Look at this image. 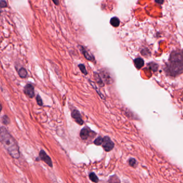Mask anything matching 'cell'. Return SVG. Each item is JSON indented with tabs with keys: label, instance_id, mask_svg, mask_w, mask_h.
<instances>
[{
	"label": "cell",
	"instance_id": "1",
	"mask_svg": "<svg viewBox=\"0 0 183 183\" xmlns=\"http://www.w3.org/2000/svg\"><path fill=\"white\" fill-rule=\"evenodd\" d=\"M0 141L12 158L15 159L19 158L20 152L18 144L14 138L4 127H2L0 129Z\"/></svg>",
	"mask_w": 183,
	"mask_h": 183
},
{
	"label": "cell",
	"instance_id": "2",
	"mask_svg": "<svg viewBox=\"0 0 183 183\" xmlns=\"http://www.w3.org/2000/svg\"><path fill=\"white\" fill-rule=\"evenodd\" d=\"M169 61V69L171 74L172 75L179 74V71L181 73L183 68L181 53L175 52L172 53Z\"/></svg>",
	"mask_w": 183,
	"mask_h": 183
},
{
	"label": "cell",
	"instance_id": "3",
	"mask_svg": "<svg viewBox=\"0 0 183 183\" xmlns=\"http://www.w3.org/2000/svg\"><path fill=\"white\" fill-rule=\"evenodd\" d=\"M102 145L105 151L109 152L112 150L114 147V143L109 136H105L103 138Z\"/></svg>",
	"mask_w": 183,
	"mask_h": 183
},
{
	"label": "cell",
	"instance_id": "4",
	"mask_svg": "<svg viewBox=\"0 0 183 183\" xmlns=\"http://www.w3.org/2000/svg\"><path fill=\"white\" fill-rule=\"evenodd\" d=\"M39 159L42 160L44 162L46 163L48 165H49L50 167H52L53 163L52 159L50 158L49 156H48L46 154L45 152L43 150H41V152H39Z\"/></svg>",
	"mask_w": 183,
	"mask_h": 183
},
{
	"label": "cell",
	"instance_id": "5",
	"mask_svg": "<svg viewBox=\"0 0 183 183\" xmlns=\"http://www.w3.org/2000/svg\"><path fill=\"white\" fill-rule=\"evenodd\" d=\"M71 116L79 125H83L84 121L82 120L81 114L78 110H77V109L73 110L71 112Z\"/></svg>",
	"mask_w": 183,
	"mask_h": 183
},
{
	"label": "cell",
	"instance_id": "6",
	"mask_svg": "<svg viewBox=\"0 0 183 183\" xmlns=\"http://www.w3.org/2000/svg\"><path fill=\"white\" fill-rule=\"evenodd\" d=\"M24 93L29 97L32 98L34 96V90L33 85L28 84L24 88Z\"/></svg>",
	"mask_w": 183,
	"mask_h": 183
},
{
	"label": "cell",
	"instance_id": "7",
	"mask_svg": "<svg viewBox=\"0 0 183 183\" xmlns=\"http://www.w3.org/2000/svg\"><path fill=\"white\" fill-rule=\"evenodd\" d=\"M91 132H93V131H91L89 128L84 127L80 132V136L82 139L86 140H87L89 137L90 136Z\"/></svg>",
	"mask_w": 183,
	"mask_h": 183
},
{
	"label": "cell",
	"instance_id": "8",
	"mask_svg": "<svg viewBox=\"0 0 183 183\" xmlns=\"http://www.w3.org/2000/svg\"><path fill=\"white\" fill-rule=\"evenodd\" d=\"M81 50L82 52L83 53V54L84 55V57H86L87 59L88 60H90V61H93V60H94L93 56L88 51H87L84 48L82 47Z\"/></svg>",
	"mask_w": 183,
	"mask_h": 183
},
{
	"label": "cell",
	"instance_id": "9",
	"mask_svg": "<svg viewBox=\"0 0 183 183\" xmlns=\"http://www.w3.org/2000/svg\"><path fill=\"white\" fill-rule=\"evenodd\" d=\"M134 63L136 68L138 69H141L144 66V64H145L143 60L140 57H138L134 60Z\"/></svg>",
	"mask_w": 183,
	"mask_h": 183
},
{
	"label": "cell",
	"instance_id": "10",
	"mask_svg": "<svg viewBox=\"0 0 183 183\" xmlns=\"http://www.w3.org/2000/svg\"><path fill=\"white\" fill-rule=\"evenodd\" d=\"M110 24H111L113 27L116 28L119 26L120 25V20L118 18H117L116 17H114L110 20Z\"/></svg>",
	"mask_w": 183,
	"mask_h": 183
},
{
	"label": "cell",
	"instance_id": "11",
	"mask_svg": "<svg viewBox=\"0 0 183 183\" xmlns=\"http://www.w3.org/2000/svg\"><path fill=\"white\" fill-rule=\"evenodd\" d=\"M18 75H19V76L23 79L25 78L27 76V75H28V73H27L26 69L24 68H21L19 69L18 71Z\"/></svg>",
	"mask_w": 183,
	"mask_h": 183
},
{
	"label": "cell",
	"instance_id": "12",
	"mask_svg": "<svg viewBox=\"0 0 183 183\" xmlns=\"http://www.w3.org/2000/svg\"><path fill=\"white\" fill-rule=\"evenodd\" d=\"M89 178L93 182L98 183L99 181V179L98 178L97 176L96 175L95 173L91 172V173L89 174Z\"/></svg>",
	"mask_w": 183,
	"mask_h": 183
},
{
	"label": "cell",
	"instance_id": "13",
	"mask_svg": "<svg viewBox=\"0 0 183 183\" xmlns=\"http://www.w3.org/2000/svg\"><path fill=\"white\" fill-rule=\"evenodd\" d=\"M102 75L103 78L104 79L105 81L106 82V83H108V84L111 83L110 81L111 80V79L109 76V75L107 74V73L103 72Z\"/></svg>",
	"mask_w": 183,
	"mask_h": 183
},
{
	"label": "cell",
	"instance_id": "14",
	"mask_svg": "<svg viewBox=\"0 0 183 183\" xmlns=\"http://www.w3.org/2000/svg\"><path fill=\"white\" fill-rule=\"evenodd\" d=\"M129 165L133 168H136L138 165V162L135 158H131L129 159Z\"/></svg>",
	"mask_w": 183,
	"mask_h": 183
},
{
	"label": "cell",
	"instance_id": "15",
	"mask_svg": "<svg viewBox=\"0 0 183 183\" xmlns=\"http://www.w3.org/2000/svg\"><path fill=\"white\" fill-rule=\"evenodd\" d=\"M103 138L101 136L98 137L94 141V143L96 145H102V143Z\"/></svg>",
	"mask_w": 183,
	"mask_h": 183
},
{
	"label": "cell",
	"instance_id": "16",
	"mask_svg": "<svg viewBox=\"0 0 183 183\" xmlns=\"http://www.w3.org/2000/svg\"><path fill=\"white\" fill-rule=\"evenodd\" d=\"M79 67L83 74H84V75H87L88 74V72L87 71L86 67L84 66L83 64H79Z\"/></svg>",
	"mask_w": 183,
	"mask_h": 183
},
{
	"label": "cell",
	"instance_id": "17",
	"mask_svg": "<svg viewBox=\"0 0 183 183\" xmlns=\"http://www.w3.org/2000/svg\"><path fill=\"white\" fill-rule=\"evenodd\" d=\"M10 119L8 116H5L3 117L2 123L5 125H8V124H10Z\"/></svg>",
	"mask_w": 183,
	"mask_h": 183
},
{
	"label": "cell",
	"instance_id": "18",
	"mask_svg": "<svg viewBox=\"0 0 183 183\" xmlns=\"http://www.w3.org/2000/svg\"><path fill=\"white\" fill-rule=\"evenodd\" d=\"M7 7V3L5 0H1L0 1V7L1 8H4Z\"/></svg>",
	"mask_w": 183,
	"mask_h": 183
},
{
	"label": "cell",
	"instance_id": "19",
	"mask_svg": "<svg viewBox=\"0 0 183 183\" xmlns=\"http://www.w3.org/2000/svg\"><path fill=\"white\" fill-rule=\"evenodd\" d=\"M36 100H37V102L39 106H42L43 105V102H42V100H41V98L40 97V96L37 95V98H36Z\"/></svg>",
	"mask_w": 183,
	"mask_h": 183
},
{
	"label": "cell",
	"instance_id": "20",
	"mask_svg": "<svg viewBox=\"0 0 183 183\" xmlns=\"http://www.w3.org/2000/svg\"><path fill=\"white\" fill-rule=\"evenodd\" d=\"M155 2L159 5H162L164 2V0H155Z\"/></svg>",
	"mask_w": 183,
	"mask_h": 183
},
{
	"label": "cell",
	"instance_id": "21",
	"mask_svg": "<svg viewBox=\"0 0 183 183\" xmlns=\"http://www.w3.org/2000/svg\"><path fill=\"white\" fill-rule=\"evenodd\" d=\"M53 2H54L55 5H59V0H52Z\"/></svg>",
	"mask_w": 183,
	"mask_h": 183
},
{
	"label": "cell",
	"instance_id": "22",
	"mask_svg": "<svg viewBox=\"0 0 183 183\" xmlns=\"http://www.w3.org/2000/svg\"><path fill=\"white\" fill-rule=\"evenodd\" d=\"M2 105H1V104H0V112L1 111V110H2Z\"/></svg>",
	"mask_w": 183,
	"mask_h": 183
},
{
	"label": "cell",
	"instance_id": "23",
	"mask_svg": "<svg viewBox=\"0 0 183 183\" xmlns=\"http://www.w3.org/2000/svg\"><path fill=\"white\" fill-rule=\"evenodd\" d=\"M0 14H1V11H0Z\"/></svg>",
	"mask_w": 183,
	"mask_h": 183
}]
</instances>
